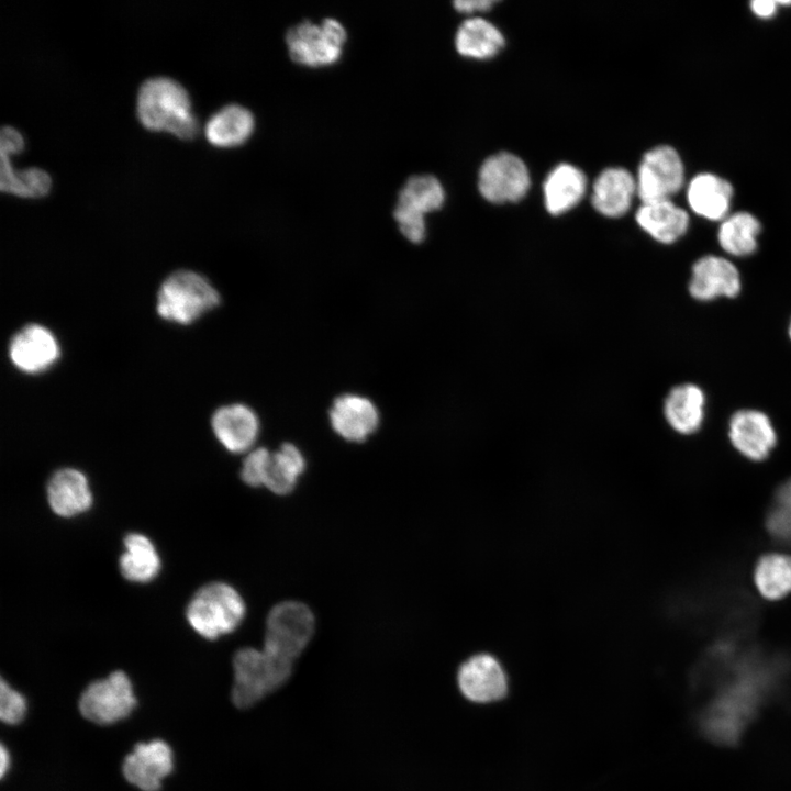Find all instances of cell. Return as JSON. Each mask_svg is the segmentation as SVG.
<instances>
[{
    "instance_id": "cell-1",
    "label": "cell",
    "mask_w": 791,
    "mask_h": 791,
    "mask_svg": "<svg viewBox=\"0 0 791 791\" xmlns=\"http://www.w3.org/2000/svg\"><path fill=\"white\" fill-rule=\"evenodd\" d=\"M692 688L698 731L714 743L735 745L762 708L791 706V660L725 643L697 666Z\"/></svg>"
},
{
    "instance_id": "cell-2",
    "label": "cell",
    "mask_w": 791,
    "mask_h": 791,
    "mask_svg": "<svg viewBox=\"0 0 791 791\" xmlns=\"http://www.w3.org/2000/svg\"><path fill=\"white\" fill-rule=\"evenodd\" d=\"M136 113L147 130L166 131L181 140H192L199 131L187 90L168 77L149 78L141 85Z\"/></svg>"
},
{
    "instance_id": "cell-3",
    "label": "cell",
    "mask_w": 791,
    "mask_h": 791,
    "mask_svg": "<svg viewBox=\"0 0 791 791\" xmlns=\"http://www.w3.org/2000/svg\"><path fill=\"white\" fill-rule=\"evenodd\" d=\"M246 604L239 592L222 581L199 588L186 608L190 627L205 639H216L234 632L243 622Z\"/></svg>"
},
{
    "instance_id": "cell-4",
    "label": "cell",
    "mask_w": 791,
    "mask_h": 791,
    "mask_svg": "<svg viewBox=\"0 0 791 791\" xmlns=\"http://www.w3.org/2000/svg\"><path fill=\"white\" fill-rule=\"evenodd\" d=\"M293 664L264 649L244 647L233 656L232 702L247 709L281 688L292 673Z\"/></svg>"
},
{
    "instance_id": "cell-5",
    "label": "cell",
    "mask_w": 791,
    "mask_h": 791,
    "mask_svg": "<svg viewBox=\"0 0 791 791\" xmlns=\"http://www.w3.org/2000/svg\"><path fill=\"white\" fill-rule=\"evenodd\" d=\"M220 303L216 289L190 270L171 274L157 294V312L170 322L189 324Z\"/></svg>"
},
{
    "instance_id": "cell-6",
    "label": "cell",
    "mask_w": 791,
    "mask_h": 791,
    "mask_svg": "<svg viewBox=\"0 0 791 791\" xmlns=\"http://www.w3.org/2000/svg\"><path fill=\"white\" fill-rule=\"evenodd\" d=\"M314 627V615L304 603L280 602L267 615L263 649L293 664L311 640Z\"/></svg>"
},
{
    "instance_id": "cell-7",
    "label": "cell",
    "mask_w": 791,
    "mask_h": 791,
    "mask_svg": "<svg viewBox=\"0 0 791 791\" xmlns=\"http://www.w3.org/2000/svg\"><path fill=\"white\" fill-rule=\"evenodd\" d=\"M347 38L343 24L326 18L316 24L303 21L286 34L289 55L296 63L308 67H324L336 63Z\"/></svg>"
},
{
    "instance_id": "cell-8",
    "label": "cell",
    "mask_w": 791,
    "mask_h": 791,
    "mask_svg": "<svg viewBox=\"0 0 791 791\" xmlns=\"http://www.w3.org/2000/svg\"><path fill=\"white\" fill-rule=\"evenodd\" d=\"M135 705L132 682L121 670L91 682L79 699L82 716L99 725H110L125 718Z\"/></svg>"
},
{
    "instance_id": "cell-9",
    "label": "cell",
    "mask_w": 791,
    "mask_h": 791,
    "mask_svg": "<svg viewBox=\"0 0 791 791\" xmlns=\"http://www.w3.org/2000/svg\"><path fill=\"white\" fill-rule=\"evenodd\" d=\"M636 194L644 202L671 200L684 183L683 161L676 148L658 145L647 151L638 165Z\"/></svg>"
},
{
    "instance_id": "cell-10",
    "label": "cell",
    "mask_w": 791,
    "mask_h": 791,
    "mask_svg": "<svg viewBox=\"0 0 791 791\" xmlns=\"http://www.w3.org/2000/svg\"><path fill=\"white\" fill-rule=\"evenodd\" d=\"M530 186L527 166L510 152L487 157L478 171L479 192L491 203L517 202L526 196Z\"/></svg>"
},
{
    "instance_id": "cell-11",
    "label": "cell",
    "mask_w": 791,
    "mask_h": 791,
    "mask_svg": "<svg viewBox=\"0 0 791 791\" xmlns=\"http://www.w3.org/2000/svg\"><path fill=\"white\" fill-rule=\"evenodd\" d=\"M460 692L469 701L489 703L502 699L508 692V679L497 658L477 654L468 658L457 673Z\"/></svg>"
},
{
    "instance_id": "cell-12",
    "label": "cell",
    "mask_w": 791,
    "mask_h": 791,
    "mask_svg": "<svg viewBox=\"0 0 791 791\" xmlns=\"http://www.w3.org/2000/svg\"><path fill=\"white\" fill-rule=\"evenodd\" d=\"M740 289V274L727 258L705 255L692 265L688 290L693 299L712 301L720 297L735 298Z\"/></svg>"
},
{
    "instance_id": "cell-13",
    "label": "cell",
    "mask_w": 791,
    "mask_h": 791,
    "mask_svg": "<svg viewBox=\"0 0 791 791\" xmlns=\"http://www.w3.org/2000/svg\"><path fill=\"white\" fill-rule=\"evenodd\" d=\"M174 767L172 751L167 743L154 739L137 744L123 761L125 779L141 791H158Z\"/></svg>"
},
{
    "instance_id": "cell-14",
    "label": "cell",
    "mask_w": 791,
    "mask_h": 791,
    "mask_svg": "<svg viewBox=\"0 0 791 791\" xmlns=\"http://www.w3.org/2000/svg\"><path fill=\"white\" fill-rule=\"evenodd\" d=\"M728 436L733 446L751 460L765 459L777 442L771 420L756 409L736 411L729 420Z\"/></svg>"
},
{
    "instance_id": "cell-15",
    "label": "cell",
    "mask_w": 791,
    "mask_h": 791,
    "mask_svg": "<svg viewBox=\"0 0 791 791\" xmlns=\"http://www.w3.org/2000/svg\"><path fill=\"white\" fill-rule=\"evenodd\" d=\"M9 355L16 368L36 374L46 370L58 359L59 346L54 334L45 326L29 324L11 339Z\"/></svg>"
},
{
    "instance_id": "cell-16",
    "label": "cell",
    "mask_w": 791,
    "mask_h": 791,
    "mask_svg": "<svg viewBox=\"0 0 791 791\" xmlns=\"http://www.w3.org/2000/svg\"><path fill=\"white\" fill-rule=\"evenodd\" d=\"M47 503L57 516L70 519L90 510L93 494L87 476L76 468L55 471L46 486Z\"/></svg>"
},
{
    "instance_id": "cell-17",
    "label": "cell",
    "mask_w": 791,
    "mask_h": 791,
    "mask_svg": "<svg viewBox=\"0 0 791 791\" xmlns=\"http://www.w3.org/2000/svg\"><path fill=\"white\" fill-rule=\"evenodd\" d=\"M330 422L341 437L359 443L378 427L379 412L369 399L344 394L335 399L330 410Z\"/></svg>"
},
{
    "instance_id": "cell-18",
    "label": "cell",
    "mask_w": 791,
    "mask_h": 791,
    "mask_svg": "<svg viewBox=\"0 0 791 791\" xmlns=\"http://www.w3.org/2000/svg\"><path fill=\"white\" fill-rule=\"evenodd\" d=\"M211 425L221 445L234 454L249 450L259 433L256 413L239 403L219 408L212 416Z\"/></svg>"
},
{
    "instance_id": "cell-19",
    "label": "cell",
    "mask_w": 791,
    "mask_h": 791,
    "mask_svg": "<svg viewBox=\"0 0 791 791\" xmlns=\"http://www.w3.org/2000/svg\"><path fill=\"white\" fill-rule=\"evenodd\" d=\"M636 193L635 177L623 167L603 169L592 183L591 203L608 218H620L631 208Z\"/></svg>"
},
{
    "instance_id": "cell-20",
    "label": "cell",
    "mask_w": 791,
    "mask_h": 791,
    "mask_svg": "<svg viewBox=\"0 0 791 791\" xmlns=\"http://www.w3.org/2000/svg\"><path fill=\"white\" fill-rule=\"evenodd\" d=\"M733 194L732 183L712 172L695 175L687 186L691 211L709 221H723L728 215Z\"/></svg>"
},
{
    "instance_id": "cell-21",
    "label": "cell",
    "mask_w": 791,
    "mask_h": 791,
    "mask_svg": "<svg viewBox=\"0 0 791 791\" xmlns=\"http://www.w3.org/2000/svg\"><path fill=\"white\" fill-rule=\"evenodd\" d=\"M639 227L661 244H672L689 229L688 212L671 200L644 202L635 213Z\"/></svg>"
},
{
    "instance_id": "cell-22",
    "label": "cell",
    "mask_w": 791,
    "mask_h": 791,
    "mask_svg": "<svg viewBox=\"0 0 791 791\" xmlns=\"http://www.w3.org/2000/svg\"><path fill=\"white\" fill-rule=\"evenodd\" d=\"M587 191V177L569 163L556 165L543 182L544 204L548 213L562 214L576 207Z\"/></svg>"
},
{
    "instance_id": "cell-23",
    "label": "cell",
    "mask_w": 791,
    "mask_h": 791,
    "mask_svg": "<svg viewBox=\"0 0 791 791\" xmlns=\"http://www.w3.org/2000/svg\"><path fill=\"white\" fill-rule=\"evenodd\" d=\"M705 394L694 383L684 382L673 387L664 402V415L678 433L692 434L700 430L704 420Z\"/></svg>"
},
{
    "instance_id": "cell-24",
    "label": "cell",
    "mask_w": 791,
    "mask_h": 791,
    "mask_svg": "<svg viewBox=\"0 0 791 791\" xmlns=\"http://www.w3.org/2000/svg\"><path fill=\"white\" fill-rule=\"evenodd\" d=\"M123 547L119 568L126 580L147 583L158 576L161 559L149 537L141 533H130L124 537Z\"/></svg>"
},
{
    "instance_id": "cell-25",
    "label": "cell",
    "mask_w": 791,
    "mask_h": 791,
    "mask_svg": "<svg viewBox=\"0 0 791 791\" xmlns=\"http://www.w3.org/2000/svg\"><path fill=\"white\" fill-rule=\"evenodd\" d=\"M253 113L243 105L227 104L207 121V140L218 147H235L245 143L254 132Z\"/></svg>"
},
{
    "instance_id": "cell-26",
    "label": "cell",
    "mask_w": 791,
    "mask_h": 791,
    "mask_svg": "<svg viewBox=\"0 0 791 791\" xmlns=\"http://www.w3.org/2000/svg\"><path fill=\"white\" fill-rule=\"evenodd\" d=\"M504 44L502 32L492 22L480 16H471L463 21L455 35L457 52L470 58H491Z\"/></svg>"
},
{
    "instance_id": "cell-27",
    "label": "cell",
    "mask_w": 791,
    "mask_h": 791,
    "mask_svg": "<svg viewBox=\"0 0 791 791\" xmlns=\"http://www.w3.org/2000/svg\"><path fill=\"white\" fill-rule=\"evenodd\" d=\"M761 231L759 220L747 211L728 214L720 224L717 242L728 255L744 257L754 254L758 247Z\"/></svg>"
},
{
    "instance_id": "cell-28",
    "label": "cell",
    "mask_w": 791,
    "mask_h": 791,
    "mask_svg": "<svg viewBox=\"0 0 791 791\" xmlns=\"http://www.w3.org/2000/svg\"><path fill=\"white\" fill-rule=\"evenodd\" d=\"M304 468L305 460L300 449L293 444L285 443L276 452H270L264 487L279 495L288 494L296 487Z\"/></svg>"
},
{
    "instance_id": "cell-29",
    "label": "cell",
    "mask_w": 791,
    "mask_h": 791,
    "mask_svg": "<svg viewBox=\"0 0 791 791\" xmlns=\"http://www.w3.org/2000/svg\"><path fill=\"white\" fill-rule=\"evenodd\" d=\"M755 583L767 599L786 597L791 592V557L777 553L762 556L755 569Z\"/></svg>"
},
{
    "instance_id": "cell-30",
    "label": "cell",
    "mask_w": 791,
    "mask_h": 791,
    "mask_svg": "<svg viewBox=\"0 0 791 791\" xmlns=\"http://www.w3.org/2000/svg\"><path fill=\"white\" fill-rule=\"evenodd\" d=\"M52 187L49 175L41 168L31 167L14 170L9 156L1 155L0 188L24 198H41L46 196Z\"/></svg>"
},
{
    "instance_id": "cell-31",
    "label": "cell",
    "mask_w": 791,
    "mask_h": 791,
    "mask_svg": "<svg viewBox=\"0 0 791 791\" xmlns=\"http://www.w3.org/2000/svg\"><path fill=\"white\" fill-rule=\"evenodd\" d=\"M444 202L443 185L432 175L409 178L400 190L397 201V203L410 207L423 214L441 209Z\"/></svg>"
},
{
    "instance_id": "cell-32",
    "label": "cell",
    "mask_w": 791,
    "mask_h": 791,
    "mask_svg": "<svg viewBox=\"0 0 791 791\" xmlns=\"http://www.w3.org/2000/svg\"><path fill=\"white\" fill-rule=\"evenodd\" d=\"M771 535L791 542V479L780 487L767 517Z\"/></svg>"
},
{
    "instance_id": "cell-33",
    "label": "cell",
    "mask_w": 791,
    "mask_h": 791,
    "mask_svg": "<svg viewBox=\"0 0 791 791\" xmlns=\"http://www.w3.org/2000/svg\"><path fill=\"white\" fill-rule=\"evenodd\" d=\"M394 219L402 235L412 243H421L426 236L425 214L397 203Z\"/></svg>"
},
{
    "instance_id": "cell-34",
    "label": "cell",
    "mask_w": 791,
    "mask_h": 791,
    "mask_svg": "<svg viewBox=\"0 0 791 791\" xmlns=\"http://www.w3.org/2000/svg\"><path fill=\"white\" fill-rule=\"evenodd\" d=\"M26 713L24 697L11 688L3 679L0 684V718L3 723L14 725L20 723Z\"/></svg>"
},
{
    "instance_id": "cell-35",
    "label": "cell",
    "mask_w": 791,
    "mask_h": 791,
    "mask_svg": "<svg viewBox=\"0 0 791 791\" xmlns=\"http://www.w3.org/2000/svg\"><path fill=\"white\" fill-rule=\"evenodd\" d=\"M270 456L267 448L259 447L250 450L244 458L241 468L242 480L250 487L264 486L265 469Z\"/></svg>"
},
{
    "instance_id": "cell-36",
    "label": "cell",
    "mask_w": 791,
    "mask_h": 791,
    "mask_svg": "<svg viewBox=\"0 0 791 791\" xmlns=\"http://www.w3.org/2000/svg\"><path fill=\"white\" fill-rule=\"evenodd\" d=\"M24 148V138L21 133L12 126H3L0 134L1 155L10 156L18 154Z\"/></svg>"
},
{
    "instance_id": "cell-37",
    "label": "cell",
    "mask_w": 791,
    "mask_h": 791,
    "mask_svg": "<svg viewBox=\"0 0 791 791\" xmlns=\"http://www.w3.org/2000/svg\"><path fill=\"white\" fill-rule=\"evenodd\" d=\"M495 2V0H456L453 4L459 12L472 13L489 10Z\"/></svg>"
},
{
    "instance_id": "cell-38",
    "label": "cell",
    "mask_w": 791,
    "mask_h": 791,
    "mask_svg": "<svg viewBox=\"0 0 791 791\" xmlns=\"http://www.w3.org/2000/svg\"><path fill=\"white\" fill-rule=\"evenodd\" d=\"M778 1L773 0H754L749 3L753 13L761 19L772 18L778 10Z\"/></svg>"
},
{
    "instance_id": "cell-39",
    "label": "cell",
    "mask_w": 791,
    "mask_h": 791,
    "mask_svg": "<svg viewBox=\"0 0 791 791\" xmlns=\"http://www.w3.org/2000/svg\"><path fill=\"white\" fill-rule=\"evenodd\" d=\"M9 766H10V756H9V753H8V750L5 749V747L2 745V746H1V751H0V772H1V777H3V776L5 775L7 770L9 769Z\"/></svg>"
},
{
    "instance_id": "cell-40",
    "label": "cell",
    "mask_w": 791,
    "mask_h": 791,
    "mask_svg": "<svg viewBox=\"0 0 791 791\" xmlns=\"http://www.w3.org/2000/svg\"><path fill=\"white\" fill-rule=\"evenodd\" d=\"M788 333H789V337H790V339H791V321H790V324H789V331H788Z\"/></svg>"
}]
</instances>
